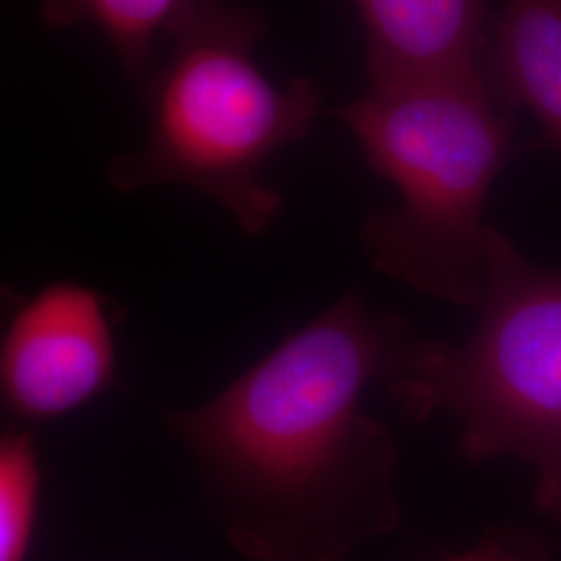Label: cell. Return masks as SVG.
<instances>
[{"mask_svg": "<svg viewBox=\"0 0 561 561\" xmlns=\"http://www.w3.org/2000/svg\"><path fill=\"white\" fill-rule=\"evenodd\" d=\"M479 322L463 343L426 340L387 393L408 421L451 416L461 458L535 470V502L561 520V268L528 261L491 229Z\"/></svg>", "mask_w": 561, "mask_h": 561, "instance_id": "4", "label": "cell"}, {"mask_svg": "<svg viewBox=\"0 0 561 561\" xmlns=\"http://www.w3.org/2000/svg\"><path fill=\"white\" fill-rule=\"evenodd\" d=\"M370 81L451 73L481 65L493 15L486 0H354Z\"/></svg>", "mask_w": 561, "mask_h": 561, "instance_id": "6", "label": "cell"}, {"mask_svg": "<svg viewBox=\"0 0 561 561\" xmlns=\"http://www.w3.org/2000/svg\"><path fill=\"white\" fill-rule=\"evenodd\" d=\"M41 493V454L34 433L0 437V561L30 558Z\"/></svg>", "mask_w": 561, "mask_h": 561, "instance_id": "9", "label": "cell"}, {"mask_svg": "<svg viewBox=\"0 0 561 561\" xmlns=\"http://www.w3.org/2000/svg\"><path fill=\"white\" fill-rule=\"evenodd\" d=\"M115 327V304L88 285H0V437L34 433L113 391Z\"/></svg>", "mask_w": 561, "mask_h": 561, "instance_id": "5", "label": "cell"}, {"mask_svg": "<svg viewBox=\"0 0 561 561\" xmlns=\"http://www.w3.org/2000/svg\"><path fill=\"white\" fill-rule=\"evenodd\" d=\"M337 115L370 169L400 194L396 208L364 219L368 261L424 296L479 310L493 229L484 204L516 154L514 108L479 65L370 81Z\"/></svg>", "mask_w": 561, "mask_h": 561, "instance_id": "2", "label": "cell"}, {"mask_svg": "<svg viewBox=\"0 0 561 561\" xmlns=\"http://www.w3.org/2000/svg\"><path fill=\"white\" fill-rule=\"evenodd\" d=\"M180 0H42L41 18L53 30L96 25L127 80L140 85L154 67L157 42Z\"/></svg>", "mask_w": 561, "mask_h": 561, "instance_id": "8", "label": "cell"}, {"mask_svg": "<svg viewBox=\"0 0 561 561\" xmlns=\"http://www.w3.org/2000/svg\"><path fill=\"white\" fill-rule=\"evenodd\" d=\"M266 34L259 9L233 0H180L161 41L167 50L141 83L148 136L106 164L121 194L181 185L217 202L245 236L277 221L283 198L264 167L312 129L321 85H280L254 57Z\"/></svg>", "mask_w": 561, "mask_h": 561, "instance_id": "3", "label": "cell"}, {"mask_svg": "<svg viewBox=\"0 0 561 561\" xmlns=\"http://www.w3.org/2000/svg\"><path fill=\"white\" fill-rule=\"evenodd\" d=\"M424 341L350 289L215 400L167 414L241 556L345 561L400 526V454L360 400L401 377Z\"/></svg>", "mask_w": 561, "mask_h": 561, "instance_id": "1", "label": "cell"}, {"mask_svg": "<svg viewBox=\"0 0 561 561\" xmlns=\"http://www.w3.org/2000/svg\"><path fill=\"white\" fill-rule=\"evenodd\" d=\"M447 561H549L547 547L528 530L500 526Z\"/></svg>", "mask_w": 561, "mask_h": 561, "instance_id": "10", "label": "cell"}, {"mask_svg": "<svg viewBox=\"0 0 561 561\" xmlns=\"http://www.w3.org/2000/svg\"><path fill=\"white\" fill-rule=\"evenodd\" d=\"M482 71L510 108H526L561 152V0H505L493 15Z\"/></svg>", "mask_w": 561, "mask_h": 561, "instance_id": "7", "label": "cell"}]
</instances>
